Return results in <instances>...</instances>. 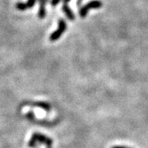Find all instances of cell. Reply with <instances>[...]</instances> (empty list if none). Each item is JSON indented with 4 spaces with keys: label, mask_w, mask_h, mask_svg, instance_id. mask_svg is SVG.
I'll return each mask as SVG.
<instances>
[{
    "label": "cell",
    "mask_w": 148,
    "mask_h": 148,
    "mask_svg": "<svg viewBox=\"0 0 148 148\" xmlns=\"http://www.w3.org/2000/svg\"><path fill=\"white\" fill-rule=\"evenodd\" d=\"M103 5V3H101L100 0H93V1H90L89 3H87L86 5L82 6L79 10V15L82 18H85L88 12L90 11L91 8H100Z\"/></svg>",
    "instance_id": "cell-1"
},
{
    "label": "cell",
    "mask_w": 148,
    "mask_h": 148,
    "mask_svg": "<svg viewBox=\"0 0 148 148\" xmlns=\"http://www.w3.org/2000/svg\"><path fill=\"white\" fill-rule=\"evenodd\" d=\"M66 29H67L66 21H65L64 19H60V20L58 21V29H57L55 32H53V33L50 35L49 40H50L51 41H56V40H58V39L61 37V36L65 32Z\"/></svg>",
    "instance_id": "cell-2"
},
{
    "label": "cell",
    "mask_w": 148,
    "mask_h": 148,
    "mask_svg": "<svg viewBox=\"0 0 148 148\" xmlns=\"http://www.w3.org/2000/svg\"><path fill=\"white\" fill-rule=\"evenodd\" d=\"M32 137L36 140V142H39L40 143H43V144L46 145L47 147H51V145H52V143H53L52 139L47 138L46 136L43 135L41 133H38V132L34 133V134L32 135Z\"/></svg>",
    "instance_id": "cell-3"
},
{
    "label": "cell",
    "mask_w": 148,
    "mask_h": 148,
    "mask_svg": "<svg viewBox=\"0 0 148 148\" xmlns=\"http://www.w3.org/2000/svg\"><path fill=\"white\" fill-rule=\"evenodd\" d=\"M36 0H27L26 3H17L16 4V8L19 11H25L28 8H32L36 4Z\"/></svg>",
    "instance_id": "cell-4"
},
{
    "label": "cell",
    "mask_w": 148,
    "mask_h": 148,
    "mask_svg": "<svg viewBox=\"0 0 148 148\" xmlns=\"http://www.w3.org/2000/svg\"><path fill=\"white\" fill-rule=\"evenodd\" d=\"M40 2V9L38 12V16L40 19H44L46 15V11H45V5L48 0H38Z\"/></svg>",
    "instance_id": "cell-5"
},
{
    "label": "cell",
    "mask_w": 148,
    "mask_h": 148,
    "mask_svg": "<svg viewBox=\"0 0 148 148\" xmlns=\"http://www.w3.org/2000/svg\"><path fill=\"white\" fill-rule=\"evenodd\" d=\"M62 11L66 14V16H67V17L69 18V20L73 21L74 19H75V15H74V13L73 12V11L71 10V8H69V5H68L67 3H64V4H63Z\"/></svg>",
    "instance_id": "cell-6"
},
{
    "label": "cell",
    "mask_w": 148,
    "mask_h": 148,
    "mask_svg": "<svg viewBox=\"0 0 148 148\" xmlns=\"http://www.w3.org/2000/svg\"><path fill=\"white\" fill-rule=\"evenodd\" d=\"M35 105H36V106H38V107H40V108L43 109L44 110H45V111L50 110V105H49V104H48V103H46V102L39 101V102H36Z\"/></svg>",
    "instance_id": "cell-7"
},
{
    "label": "cell",
    "mask_w": 148,
    "mask_h": 148,
    "mask_svg": "<svg viewBox=\"0 0 148 148\" xmlns=\"http://www.w3.org/2000/svg\"><path fill=\"white\" fill-rule=\"evenodd\" d=\"M36 140L35 139V138L32 137L31 138V140L29 141V143H28V146L30 147H36Z\"/></svg>",
    "instance_id": "cell-8"
},
{
    "label": "cell",
    "mask_w": 148,
    "mask_h": 148,
    "mask_svg": "<svg viewBox=\"0 0 148 148\" xmlns=\"http://www.w3.org/2000/svg\"><path fill=\"white\" fill-rule=\"evenodd\" d=\"M27 118L28 119H30V120H33L35 119V114L32 111H30V112H28L27 114Z\"/></svg>",
    "instance_id": "cell-9"
},
{
    "label": "cell",
    "mask_w": 148,
    "mask_h": 148,
    "mask_svg": "<svg viewBox=\"0 0 148 148\" xmlns=\"http://www.w3.org/2000/svg\"><path fill=\"white\" fill-rule=\"evenodd\" d=\"M60 1L61 0H51L50 1V4H51V6H53V7H55V6H57L60 3Z\"/></svg>",
    "instance_id": "cell-10"
},
{
    "label": "cell",
    "mask_w": 148,
    "mask_h": 148,
    "mask_svg": "<svg viewBox=\"0 0 148 148\" xmlns=\"http://www.w3.org/2000/svg\"><path fill=\"white\" fill-rule=\"evenodd\" d=\"M82 1H83V0H77V6H78V7H80V6H81L82 3Z\"/></svg>",
    "instance_id": "cell-11"
},
{
    "label": "cell",
    "mask_w": 148,
    "mask_h": 148,
    "mask_svg": "<svg viewBox=\"0 0 148 148\" xmlns=\"http://www.w3.org/2000/svg\"><path fill=\"white\" fill-rule=\"evenodd\" d=\"M111 148H127V147H123V146H115V147H112Z\"/></svg>",
    "instance_id": "cell-12"
},
{
    "label": "cell",
    "mask_w": 148,
    "mask_h": 148,
    "mask_svg": "<svg viewBox=\"0 0 148 148\" xmlns=\"http://www.w3.org/2000/svg\"><path fill=\"white\" fill-rule=\"evenodd\" d=\"M62 1H63V3H67V4H68V3H69L71 0H62Z\"/></svg>",
    "instance_id": "cell-13"
},
{
    "label": "cell",
    "mask_w": 148,
    "mask_h": 148,
    "mask_svg": "<svg viewBox=\"0 0 148 148\" xmlns=\"http://www.w3.org/2000/svg\"><path fill=\"white\" fill-rule=\"evenodd\" d=\"M47 148H51V147H47Z\"/></svg>",
    "instance_id": "cell-14"
},
{
    "label": "cell",
    "mask_w": 148,
    "mask_h": 148,
    "mask_svg": "<svg viewBox=\"0 0 148 148\" xmlns=\"http://www.w3.org/2000/svg\"><path fill=\"white\" fill-rule=\"evenodd\" d=\"M127 148H131V147H127Z\"/></svg>",
    "instance_id": "cell-15"
}]
</instances>
